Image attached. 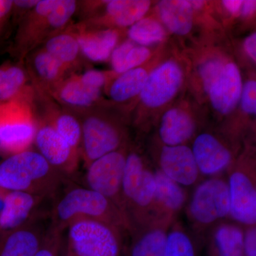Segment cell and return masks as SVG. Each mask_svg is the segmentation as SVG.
<instances>
[{"instance_id": "6da1fadb", "label": "cell", "mask_w": 256, "mask_h": 256, "mask_svg": "<svg viewBox=\"0 0 256 256\" xmlns=\"http://www.w3.org/2000/svg\"><path fill=\"white\" fill-rule=\"evenodd\" d=\"M50 226L63 233L78 220H98L128 232L122 212L108 198L94 190L74 186L57 198L50 214Z\"/></svg>"}, {"instance_id": "7a4b0ae2", "label": "cell", "mask_w": 256, "mask_h": 256, "mask_svg": "<svg viewBox=\"0 0 256 256\" xmlns=\"http://www.w3.org/2000/svg\"><path fill=\"white\" fill-rule=\"evenodd\" d=\"M65 178L36 152L16 153L0 164V190L5 192L46 198L58 191Z\"/></svg>"}, {"instance_id": "3957f363", "label": "cell", "mask_w": 256, "mask_h": 256, "mask_svg": "<svg viewBox=\"0 0 256 256\" xmlns=\"http://www.w3.org/2000/svg\"><path fill=\"white\" fill-rule=\"evenodd\" d=\"M154 192V171L138 153H129L122 180L124 216L128 233L156 218L153 215Z\"/></svg>"}, {"instance_id": "277c9868", "label": "cell", "mask_w": 256, "mask_h": 256, "mask_svg": "<svg viewBox=\"0 0 256 256\" xmlns=\"http://www.w3.org/2000/svg\"><path fill=\"white\" fill-rule=\"evenodd\" d=\"M64 256H122V232L109 224L78 220L66 228Z\"/></svg>"}, {"instance_id": "5b68a950", "label": "cell", "mask_w": 256, "mask_h": 256, "mask_svg": "<svg viewBox=\"0 0 256 256\" xmlns=\"http://www.w3.org/2000/svg\"><path fill=\"white\" fill-rule=\"evenodd\" d=\"M186 208L188 220L196 232L213 228L230 214L227 180L216 176L202 182L195 188Z\"/></svg>"}, {"instance_id": "8992f818", "label": "cell", "mask_w": 256, "mask_h": 256, "mask_svg": "<svg viewBox=\"0 0 256 256\" xmlns=\"http://www.w3.org/2000/svg\"><path fill=\"white\" fill-rule=\"evenodd\" d=\"M229 216L245 227L256 224V168L254 158H242L228 169Z\"/></svg>"}, {"instance_id": "52a82bcc", "label": "cell", "mask_w": 256, "mask_h": 256, "mask_svg": "<svg viewBox=\"0 0 256 256\" xmlns=\"http://www.w3.org/2000/svg\"><path fill=\"white\" fill-rule=\"evenodd\" d=\"M127 156L118 149L101 156L87 166L85 176L86 188L108 198L124 216L122 180Z\"/></svg>"}, {"instance_id": "ba28073f", "label": "cell", "mask_w": 256, "mask_h": 256, "mask_svg": "<svg viewBox=\"0 0 256 256\" xmlns=\"http://www.w3.org/2000/svg\"><path fill=\"white\" fill-rule=\"evenodd\" d=\"M34 136V126L24 108L16 104L0 108V148L14 154L22 152Z\"/></svg>"}, {"instance_id": "9c48e42d", "label": "cell", "mask_w": 256, "mask_h": 256, "mask_svg": "<svg viewBox=\"0 0 256 256\" xmlns=\"http://www.w3.org/2000/svg\"><path fill=\"white\" fill-rule=\"evenodd\" d=\"M181 66L170 60L156 67L150 74L140 92L141 100L149 108H158L168 104L178 94L183 82Z\"/></svg>"}, {"instance_id": "30bf717a", "label": "cell", "mask_w": 256, "mask_h": 256, "mask_svg": "<svg viewBox=\"0 0 256 256\" xmlns=\"http://www.w3.org/2000/svg\"><path fill=\"white\" fill-rule=\"evenodd\" d=\"M82 140L87 166L95 160L119 149L122 134L119 128L100 118L90 117L82 124Z\"/></svg>"}, {"instance_id": "8fae6325", "label": "cell", "mask_w": 256, "mask_h": 256, "mask_svg": "<svg viewBox=\"0 0 256 256\" xmlns=\"http://www.w3.org/2000/svg\"><path fill=\"white\" fill-rule=\"evenodd\" d=\"M176 218H156L133 229L130 240L124 246V256H164L168 234Z\"/></svg>"}, {"instance_id": "7c38bea8", "label": "cell", "mask_w": 256, "mask_h": 256, "mask_svg": "<svg viewBox=\"0 0 256 256\" xmlns=\"http://www.w3.org/2000/svg\"><path fill=\"white\" fill-rule=\"evenodd\" d=\"M48 227L37 213L18 228L4 232L0 236V256H34Z\"/></svg>"}, {"instance_id": "4fadbf2b", "label": "cell", "mask_w": 256, "mask_h": 256, "mask_svg": "<svg viewBox=\"0 0 256 256\" xmlns=\"http://www.w3.org/2000/svg\"><path fill=\"white\" fill-rule=\"evenodd\" d=\"M200 174L218 176L234 162L233 153L220 140L210 133L198 134L192 148Z\"/></svg>"}, {"instance_id": "5bb4252c", "label": "cell", "mask_w": 256, "mask_h": 256, "mask_svg": "<svg viewBox=\"0 0 256 256\" xmlns=\"http://www.w3.org/2000/svg\"><path fill=\"white\" fill-rule=\"evenodd\" d=\"M159 165L165 175L182 186L195 184L201 174L192 148L185 144L162 146Z\"/></svg>"}, {"instance_id": "9a60e30c", "label": "cell", "mask_w": 256, "mask_h": 256, "mask_svg": "<svg viewBox=\"0 0 256 256\" xmlns=\"http://www.w3.org/2000/svg\"><path fill=\"white\" fill-rule=\"evenodd\" d=\"M37 146L40 154L65 178L75 171L76 150L60 137L54 128L46 126L36 134Z\"/></svg>"}, {"instance_id": "2e32d148", "label": "cell", "mask_w": 256, "mask_h": 256, "mask_svg": "<svg viewBox=\"0 0 256 256\" xmlns=\"http://www.w3.org/2000/svg\"><path fill=\"white\" fill-rule=\"evenodd\" d=\"M242 88L240 70L230 62L225 64L207 94L214 108L222 114H227L238 105Z\"/></svg>"}, {"instance_id": "e0dca14e", "label": "cell", "mask_w": 256, "mask_h": 256, "mask_svg": "<svg viewBox=\"0 0 256 256\" xmlns=\"http://www.w3.org/2000/svg\"><path fill=\"white\" fill-rule=\"evenodd\" d=\"M156 192L153 202V215L154 218L176 215L188 201V192L184 186L165 175L161 170L154 171Z\"/></svg>"}, {"instance_id": "ac0fdd59", "label": "cell", "mask_w": 256, "mask_h": 256, "mask_svg": "<svg viewBox=\"0 0 256 256\" xmlns=\"http://www.w3.org/2000/svg\"><path fill=\"white\" fill-rule=\"evenodd\" d=\"M44 197L22 192H6L0 214V229L8 232L26 223L37 214Z\"/></svg>"}, {"instance_id": "d6986e66", "label": "cell", "mask_w": 256, "mask_h": 256, "mask_svg": "<svg viewBox=\"0 0 256 256\" xmlns=\"http://www.w3.org/2000/svg\"><path fill=\"white\" fill-rule=\"evenodd\" d=\"M196 129L193 118L182 109L174 108L163 114L159 136L164 146H182L193 137Z\"/></svg>"}, {"instance_id": "ffe728a7", "label": "cell", "mask_w": 256, "mask_h": 256, "mask_svg": "<svg viewBox=\"0 0 256 256\" xmlns=\"http://www.w3.org/2000/svg\"><path fill=\"white\" fill-rule=\"evenodd\" d=\"M244 230L239 224L220 222L212 228L208 256H244Z\"/></svg>"}, {"instance_id": "44dd1931", "label": "cell", "mask_w": 256, "mask_h": 256, "mask_svg": "<svg viewBox=\"0 0 256 256\" xmlns=\"http://www.w3.org/2000/svg\"><path fill=\"white\" fill-rule=\"evenodd\" d=\"M158 12L162 22L173 33L184 36L191 31L194 10L188 1L163 0L158 4Z\"/></svg>"}, {"instance_id": "7402d4cb", "label": "cell", "mask_w": 256, "mask_h": 256, "mask_svg": "<svg viewBox=\"0 0 256 256\" xmlns=\"http://www.w3.org/2000/svg\"><path fill=\"white\" fill-rule=\"evenodd\" d=\"M117 41L116 32L108 30L80 36L78 43L84 54L89 60L94 62H102L110 56Z\"/></svg>"}, {"instance_id": "603a6c76", "label": "cell", "mask_w": 256, "mask_h": 256, "mask_svg": "<svg viewBox=\"0 0 256 256\" xmlns=\"http://www.w3.org/2000/svg\"><path fill=\"white\" fill-rule=\"evenodd\" d=\"M150 4L146 0H114L108 3L107 11L116 24L132 26L142 20Z\"/></svg>"}, {"instance_id": "cb8c5ba5", "label": "cell", "mask_w": 256, "mask_h": 256, "mask_svg": "<svg viewBox=\"0 0 256 256\" xmlns=\"http://www.w3.org/2000/svg\"><path fill=\"white\" fill-rule=\"evenodd\" d=\"M148 77V72L142 68L124 72L112 84L110 90L111 98L119 102L132 98L142 92Z\"/></svg>"}, {"instance_id": "d4e9b609", "label": "cell", "mask_w": 256, "mask_h": 256, "mask_svg": "<svg viewBox=\"0 0 256 256\" xmlns=\"http://www.w3.org/2000/svg\"><path fill=\"white\" fill-rule=\"evenodd\" d=\"M164 256H201L200 246L174 220L168 232Z\"/></svg>"}, {"instance_id": "484cf974", "label": "cell", "mask_w": 256, "mask_h": 256, "mask_svg": "<svg viewBox=\"0 0 256 256\" xmlns=\"http://www.w3.org/2000/svg\"><path fill=\"white\" fill-rule=\"evenodd\" d=\"M128 35L133 42L140 46H146L162 41L165 37V32L156 20L146 18L132 25Z\"/></svg>"}, {"instance_id": "4316f807", "label": "cell", "mask_w": 256, "mask_h": 256, "mask_svg": "<svg viewBox=\"0 0 256 256\" xmlns=\"http://www.w3.org/2000/svg\"><path fill=\"white\" fill-rule=\"evenodd\" d=\"M100 94V89L88 86L80 80H75L64 86L60 92V97L72 105L86 106L94 102Z\"/></svg>"}, {"instance_id": "83f0119b", "label": "cell", "mask_w": 256, "mask_h": 256, "mask_svg": "<svg viewBox=\"0 0 256 256\" xmlns=\"http://www.w3.org/2000/svg\"><path fill=\"white\" fill-rule=\"evenodd\" d=\"M46 50L62 64L72 62L78 53V42L68 35H60L48 42Z\"/></svg>"}, {"instance_id": "f1b7e54d", "label": "cell", "mask_w": 256, "mask_h": 256, "mask_svg": "<svg viewBox=\"0 0 256 256\" xmlns=\"http://www.w3.org/2000/svg\"><path fill=\"white\" fill-rule=\"evenodd\" d=\"M24 80V74L18 67L0 69V100H6L18 92Z\"/></svg>"}, {"instance_id": "f546056e", "label": "cell", "mask_w": 256, "mask_h": 256, "mask_svg": "<svg viewBox=\"0 0 256 256\" xmlns=\"http://www.w3.org/2000/svg\"><path fill=\"white\" fill-rule=\"evenodd\" d=\"M54 129L70 148L76 150L82 138L80 124L72 116L64 114L57 120Z\"/></svg>"}, {"instance_id": "4dcf8cb0", "label": "cell", "mask_w": 256, "mask_h": 256, "mask_svg": "<svg viewBox=\"0 0 256 256\" xmlns=\"http://www.w3.org/2000/svg\"><path fill=\"white\" fill-rule=\"evenodd\" d=\"M225 62L220 57H213L204 62L200 67V76L205 92H208L210 86L218 76Z\"/></svg>"}, {"instance_id": "1f68e13d", "label": "cell", "mask_w": 256, "mask_h": 256, "mask_svg": "<svg viewBox=\"0 0 256 256\" xmlns=\"http://www.w3.org/2000/svg\"><path fill=\"white\" fill-rule=\"evenodd\" d=\"M62 234L50 225L43 242L34 256H60L62 246Z\"/></svg>"}, {"instance_id": "d6a6232c", "label": "cell", "mask_w": 256, "mask_h": 256, "mask_svg": "<svg viewBox=\"0 0 256 256\" xmlns=\"http://www.w3.org/2000/svg\"><path fill=\"white\" fill-rule=\"evenodd\" d=\"M62 63L48 52L40 54L35 60L37 72L44 78L52 80L57 76Z\"/></svg>"}, {"instance_id": "836d02e7", "label": "cell", "mask_w": 256, "mask_h": 256, "mask_svg": "<svg viewBox=\"0 0 256 256\" xmlns=\"http://www.w3.org/2000/svg\"><path fill=\"white\" fill-rule=\"evenodd\" d=\"M76 4L75 1L64 0L58 1L53 11L48 15L50 24L54 28H60L67 22L75 12Z\"/></svg>"}, {"instance_id": "e575fe53", "label": "cell", "mask_w": 256, "mask_h": 256, "mask_svg": "<svg viewBox=\"0 0 256 256\" xmlns=\"http://www.w3.org/2000/svg\"><path fill=\"white\" fill-rule=\"evenodd\" d=\"M150 50L146 46H136L133 44L124 58V73L144 63L150 58Z\"/></svg>"}, {"instance_id": "d590c367", "label": "cell", "mask_w": 256, "mask_h": 256, "mask_svg": "<svg viewBox=\"0 0 256 256\" xmlns=\"http://www.w3.org/2000/svg\"><path fill=\"white\" fill-rule=\"evenodd\" d=\"M240 105L242 110L246 114L256 116V82L250 80L242 88L240 94Z\"/></svg>"}, {"instance_id": "8d00e7d4", "label": "cell", "mask_w": 256, "mask_h": 256, "mask_svg": "<svg viewBox=\"0 0 256 256\" xmlns=\"http://www.w3.org/2000/svg\"><path fill=\"white\" fill-rule=\"evenodd\" d=\"M244 256H256V226L246 227L244 237Z\"/></svg>"}, {"instance_id": "74e56055", "label": "cell", "mask_w": 256, "mask_h": 256, "mask_svg": "<svg viewBox=\"0 0 256 256\" xmlns=\"http://www.w3.org/2000/svg\"><path fill=\"white\" fill-rule=\"evenodd\" d=\"M80 82L88 86L100 89L106 82L104 74L98 70H92L86 72L80 79Z\"/></svg>"}, {"instance_id": "f35d334b", "label": "cell", "mask_w": 256, "mask_h": 256, "mask_svg": "<svg viewBox=\"0 0 256 256\" xmlns=\"http://www.w3.org/2000/svg\"><path fill=\"white\" fill-rule=\"evenodd\" d=\"M57 0H44V1H38L36 10V12L42 16H48L50 14L55 6L58 4Z\"/></svg>"}, {"instance_id": "ab89813d", "label": "cell", "mask_w": 256, "mask_h": 256, "mask_svg": "<svg viewBox=\"0 0 256 256\" xmlns=\"http://www.w3.org/2000/svg\"><path fill=\"white\" fill-rule=\"evenodd\" d=\"M244 48L247 54L256 62V34L255 32L247 37L244 42Z\"/></svg>"}, {"instance_id": "60d3db41", "label": "cell", "mask_w": 256, "mask_h": 256, "mask_svg": "<svg viewBox=\"0 0 256 256\" xmlns=\"http://www.w3.org/2000/svg\"><path fill=\"white\" fill-rule=\"evenodd\" d=\"M224 8L232 14H236L242 9V0H225L222 2Z\"/></svg>"}, {"instance_id": "b9f144b4", "label": "cell", "mask_w": 256, "mask_h": 256, "mask_svg": "<svg viewBox=\"0 0 256 256\" xmlns=\"http://www.w3.org/2000/svg\"><path fill=\"white\" fill-rule=\"evenodd\" d=\"M256 2L254 0H246V1H242V13L244 16H250L254 14L256 11Z\"/></svg>"}, {"instance_id": "7bdbcfd3", "label": "cell", "mask_w": 256, "mask_h": 256, "mask_svg": "<svg viewBox=\"0 0 256 256\" xmlns=\"http://www.w3.org/2000/svg\"><path fill=\"white\" fill-rule=\"evenodd\" d=\"M12 3L11 1H0V18L8 13L11 8Z\"/></svg>"}, {"instance_id": "ee69618b", "label": "cell", "mask_w": 256, "mask_h": 256, "mask_svg": "<svg viewBox=\"0 0 256 256\" xmlns=\"http://www.w3.org/2000/svg\"><path fill=\"white\" fill-rule=\"evenodd\" d=\"M14 2L22 8H30L34 5H36L38 1H15Z\"/></svg>"}, {"instance_id": "f6af8a7d", "label": "cell", "mask_w": 256, "mask_h": 256, "mask_svg": "<svg viewBox=\"0 0 256 256\" xmlns=\"http://www.w3.org/2000/svg\"><path fill=\"white\" fill-rule=\"evenodd\" d=\"M190 4H191L192 8H193V10H200L202 8V6L204 4V2L203 1H188Z\"/></svg>"}, {"instance_id": "bcb514c9", "label": "cell", "mask_w": 256, "mask_h": 256, "mask_svg": "<svg viewBox=\"0 0 256 256\" xmlns=\"http://www.w3.org/2000/svg\"><path fill=\"white\" fill-rule=\"evenodd\" d=\"M3 190H0V214H1L2 210L3 204H4V198L5 194L4 192H2Z\"/></svg>"}]
</instances>
